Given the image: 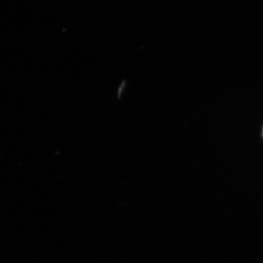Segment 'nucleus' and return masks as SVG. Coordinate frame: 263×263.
<instances>
[{
  "mask_svg": "<svg viewBox=\"0 0 263 263\" xmlns=\"http://www.w3.org/2000/svg\"><path fill=\"white\" fill-rule=\"evenodd\" d=\"M262 137H263V129H262Z\"/></svg>",
  "mask_w": 263,
  "mask_h": 263,
  "instance_id": "nucleus-1",
  "label": "nucleus"
}]
</instances>
